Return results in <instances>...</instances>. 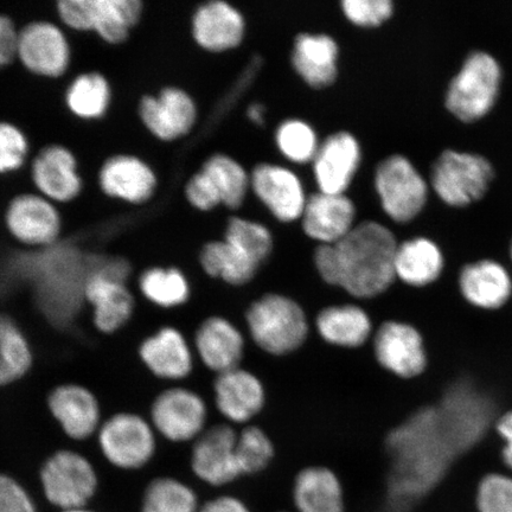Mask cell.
<instances>
[{"mask_svg": "<svg viewBox=\"0 0 512 512\" xmlns=\"http://www.w3.org/2000/svg\"><path fill=\"white\" fill-rule=\"evenodd\" d=\"M339 285L351 296L370 299L394 283L398 243L389 229L377 222H363L336 243Z\"/></svg>", "mask_w": 512, "mask_h": 512, "instance_id": "cell-1", "label": "cell"}, {"mask_svg": "<svg viewBox=\"0 0 512 512\" xmlns=\"http://www.w3.org/2000/svg\"><path fill=\"white\" fill-rule=\"evenodd\" d=\"M437 413L425 411L388 435L398 472V483L411 495H419L437 482L445 469L444 434Z\"/></svg>", "mask_w": 512, "mask_h": 512, "instance_id": "cell-2", "label": "cell"}, {"mask_svg": "<svg viewBox=\"0 0 512 512\" xmlns=\"http://www.w3.org/2000/svg\"><path fill=\"white\" fill-rule=\"evenodd\" d=\"M144 0H59L55 17L74 35H93L105 46L130 42L145 15Z\"/></svg>", "mask_w": 512, "mask_h": 512, "instance_id": "cell-3", "label": "cell"}, {"mask_svg": "<svg viewBox=\"0 0 512 512\" xmlns=\"http://www.w3.org/2000/svg\"><path fill=\"white\" fill-rule=\"evenodd\" d=\"M17 64L36 79L61 81L74 66L72 34L59 21L36 17L19 24Z\"/></svg>", "mask_w": 512, "mask_h": 512, "instance_id": "cell-4", "label": "cell"}, {"mask_svg": "<svg viewBox=\"0 0 512 512\" xmlns=\"http://www.w3.org/2000/svg\"><path fill=\"white\" fill-rule=\"evenodd\" d=\"M246 318L254 343L273 356L292 354L309 335V322L302 307L281 294H266L256 300Z\"/></svg>", "mask_w": 512, "mask_h": 512, "instance_id": "cell-5", "label": "cell"}, {"mask_svg": "<svg viewBox=\"0 0 512 512\" xmlns=\"http://www.w3.org/2000/svg\"><path fill=\"white\" fill-rule=\"evenodd\" d=\"M130 265L123 258L93 261L83 286V298L93 310V323L102 334H114L130 322L134 298L127 286Z\"/></svg>", "mask_w": 512, "mask_h": 512, "instance_id": "cell-6", "label": "cell"}, {"mask_svg": "<svg viewBox=\"0 0 512 512\" xmlns=\"http://www.w3.org/2000/svg\"><path fill=\"white\" fill-rule=\"evenodd\" d=\"M95 187L112 202L144 208L156 200L160 177L155 166L138 153L114 152L95 171Z\"/></svg>", "mask_w": 512, "mask_h": 512, "instance_id": "cell-7", "label": "cell"}, {"mask_svg": "<svg viewBox=\"0 0 512 512\" xmlns=\"http://www.w3.org/2000/svg\"><path fill=\"white\" fill-rule=\"evenodd\" d=\"M502 82L501 64L485 51H473L448 86L446 107L462 121L483 118L495 106Z\"/></svg>", "mask_w": 512, "mask_h": 512, "instance_id": "cell-8", "label": "cell"}, {"mask_svg": "<svg viewBox=\"0 0 512 512\" xmlns=\"http://www.w3.org/2000/svg\"><path fill=\"white\" fill-rule=\"evenodd\" d=\"M3 223L19 246L38 251L57 245L66 228L62 208L32 189L19 190L10 198Z\"/></svg>", "mask_w": 512, "mask_h": 512, "instance_id": "cell-9", "label": "cell"}, {"mask_svg": "<svg viewBox=\"0 0 512 512\" xmlns=\"http://www.w3.org/2000/svg\"><path fill=\"white\" fill-rule=\"evenodd\" d=\"M27 172L30 188L61 208L78 202L86 190L80 159L72 147L63 143L37 147Z\"/></svg>", "mask_w": 512, "mask_h": 512, "instance_id": "cell-10", "label": "cell"}, {"mask_svg": "<svg viewBox=\"0 0 512 512\" xmlns=\"http://www.w3.org/2000/svg\"><path fill=\"white\" fill-rule=\"evenodd\" d=\"M494 178L488 159L477 153L447 150L432 170L435 192L448 206L464 207L483 197Z\"/></svg>", "mask_w": 512, "mask_h": 512, "instance_id": "cell-11", "label": "cell"}, {"mask_svg": "<svg viewBox=\"0 0 512 512\" xmlns=\"http://www.w3.org/2000/svg\"><path fill=\"white\" fill-rule=\"evenodd\" d=\"M96 437L102 456L119 469H142L156 453L155 428L136 413L121 412L110 416L102 422Z\"/></svg>", "mask_w": 512, "mask_h": 512, "instance_id": "cell-12", "label": "cell"}, {"mask_svg": "<svg viewBox=\"0 0 512 512\" xmlns=\"http://www.w3.org/2000/svg\"><path fill=\"white\" fill-rule=\"evenodd\" d=\"M137 113L144 130L160 144L187 137L194 130L198 115L192 96L172 85L140 95Z\"/></svg>", "mask_w": 512, "mask_h": 512, "instance_id": "cell-13", "label": "cell"}, {"mask_svg": "<svg viewBox=\"0 0 512 512\" xmlns=\"http://www.w3.org/2000/svg\"><path fill=\"white\" fill-rule=\"evenodd\" d=\"M44 495L64 511L82 509L98 488V476L81 453L61 450L47 459L41 470Z\"/></svg>", "mask_w": 512, "mask_h": 512, "instance_id": "cell-14", "label": "cell"}, {"mask_svg": "<svg viewBox=\"0 0 512 512\" xmlns=\"http://www.w3.org/2000/svg\"><path fill=\"white\" fill-rule=\"evenodd\" d=\"M375 185L383 210L395 222L412 221L427 202L428 187L424 177L402 156L384 160L376 171Z\"/></svg>", "mask_w": 512, "mask_h": 512, "instance_id": "cell-15", "label": "cell"}, {"mask_svg": "<svg viewBox=\"0 0 512 512\" xmlns=\"http://www.w3.org/2000/svg\"><path fill=\"white\" fill-rule=\"evenodd\" d=\"M207 405L194 390L174 387L160 393L151 406V424L171 443H188L206 431Z\"/></svg>", "mask_w": 512, "mask_h": 512, "instance_id": "cell-16", "label": "cell"}, {"mask_svg": "<svg viewBox=\"0 0 512 512\" xmlns=\"http://www.w3.org/2000/svg\"><path fill=\"white\" fill-rule=\"evenodd\" d=\"M238 434L228 425H216L195 440L191 469L197 478L211 486L229 485L241 475L236 456Z\"/></svg>", "mask_w": 512, "mask_h": 512, "instance_id": "cell-17", "label": "cell"}, {"mask_svg": "<svg viewBox=\"0 0 512 512\" xmlns=\"http://www.w3.org/2000/svg\"><path fill=\"white\" fill-rule=\"evenodd\" d=\"M374 352L382 368L402 379H413L427 367L424 339L407 323L390 320L382 324L374 337Z\"/></svg>", "mask_w": 512, "mask_h": 512, "instance_id": "cell-18", "label": "cell"}, {"mask_svg": "<svg viewBox=\"0 0 512 512\" xmlns=\"http://www.w3.org/2000/svg\"><path fill=\"white\" fill-rule=\"evenodd\" d=\"M48 408L68 438L83 441L98 434L101 408L91 390L78 383H64L48 396Z\"/></svg>", "mask_w": 512, "mask_h": 512, "instance_id": "cell-19", "label": "cell"}, {"mask_svg": "<svg viewBox=\"0 0 512 512\" xmlns=\"http://www.w3.org/2000/svg\"><path fill=\"white\" fill-rule=\"evenodd\" d=\"M63 104L70 117L85 124L100 123L111 113L114 87L99 69L70 72L63 92Z\"/></svg>", "mask_w": 512, "mask_h": 512, "instance_id": "cell-20", "label": "cell"}, {"mask_svg": "<svg viewBox=\"0 0 512 512\" xmlns=\"http://www.w3.org/2000/svg\"><path fill=\"white\" fill-rule=\"evenodd\" d=\"M251 184L255 195L278 220L292 222L303 216L307 201L303 185L290 170L259 165L253 171Z\"/></svg>", "mask_w": 512, "mask_h": 512, "instance_id": "cell-21", "label": "cell"}, {"mask_svg": "<svg viewBox=\"0 0 512 512\" xmlns=\"http://www.w3.org/2000/svg\"><path fill=\"white\" fill-rule=\"evenodd\" d=\"M138 352L145 368L160 380H183L194 368L187 338L172 326H164L146 337Z\"/></svg>", "mask_w": 512, "mask_h": 512, "instance_id": "cell-22", "label": "cell"}, {"mask_svg": "<svg viewBox=\"0 0 512 512\" xmlns=\"http://www.w3.org/2000/svg\"><path fill=\"white\" fill-rule=\"evenodd\" d=\"M245 32L240 12L226 2L214 0L198 6L191 18V36L198 47L222 53L238 47Z\"/></svg>", "mask_w": 512, "mask_h": 512, "instance_id": "cell-23", "label": "cell"}, {"mask_svg": "<svg viewBox=\"0 0 512 512\" xmlns=\"http://www.w3.org/2000/svg\"><path fill=\"white\" fill-rule=\"evenodd\" d=\"M313 162L320 191L344 194L361 162L360 145L351 134L339 132L325 140Z\"/></svg>", "mask_w": 512, "mask_h": 512, "instance_id": "cell-24", "label": "cell"}, {"mask_svg": "<svg viewBox=\"0 0 512 512\" xmlns=\"http://www.w3.org/2000/svg\"><path fill=\"white\" fill-rule=\"evenodd\" d=\"M303 227L320 245H336L354 228L355 207L344 194L318 192L306 201Z\"/></svg>", "mask_w": 512, "mask_h": 512, "instance_id": "cell-25", "label": "cell"}, {"mask_svg": "<svg viewBox=\"0 0 512 512\" xmlns=\"http://www.w3.org/2000/svg\"><path fill=\"white\" fill-rule=\"evenodd\" d=\"M216 407L235 424H245L265 405V388L254 374L241 368L217 376L214 384Z\"/></svg>", "mask_w": 512, "mask_h": 512, "instance_id": "cell-26", "label": "cell"}, {"mask_svg": "<svg viewBox=\"0 0 512 512\" xmlns=\"http://www.w3.org/2000/svg\"><path fill=\"white\" fill-rule=\"evenodd\" d=\"M195 348L204 366L220 375L239 368L245 339L228 319L210 317L196 332Z\"/></svg>", "mask_w": 512, "mask_h": 512, "instance_id": "cell-27", "label": "cell"}, {"mask_svg": "<svg viewBox=\"0 0 512 512\" xmlns=\"http://www.w3.org/2000/svg\"><path fill=\"white\" fill-rule=\"evenodd\" d=\"M463 297L483 310H496L507 304L512 281L507 270L494 260H480L466 265L459 277Z\"/></svg>", "mask_w": 512, "mask_h": 512, "instance_id": "cell-28", "label": "cell"}, {"mask_svg": "<svg viewBox=\"0 0 512 512\" xmlns=\"http://www.w3.org/2000/svg\"><path fill=\"white\" fill-rule=\"evenodd\" d=\"M296 512H345L341 479L325 466H309L294 479L292 491Z\"/></svg>", "mask_w": 512, "mask_h": 512, "instance_id": "cell-29", "label": "cell"}, {"mask_svg": "<svg viewBox=\"0 0 512 512\" xmlns=\"http://www.w3.org/2000/svg\"><path fill=\"white\" fill-rule=\"evenodd\" d=\"M338 47L331 37L304 34L297 37L293 66L302 79L315 88L331 85L337 76Z\"/></svg>", "mask_w": 512, "mask_h": 512, "instance_id": "cell-30", "label": "cell"}, {"mask_svg": "<svg viewBox=\"0 0 512 512\" xmlns=\"http://www.w3.org/2000/svg\"><path fill=\"white\" fill-rule=\"evenodd\" d=\"M316 328L325 342L348 349L362 347L373 332L368 313L357 305L326 307L319 312Z\"/></svg>", "mask_w": 512, "mask_h": 512, "instance_id": "cell-31", "label": "cell"}, {"mask_svg": "<svg viewBox=\"0 0 512 512\" xmlns=\"http://www.w3.org/2000/svg\"><path fill=\"white\" fill-rule=\"evenodd\" d=\"M444 268V255L437 243L416 238L401 243L395 256V274L403 283L424 287L434 283Z\"/></svg>", "mask_w": 512, "mask_h": 512, "instance_id": "cell-32", "label": "cell"}, {"mask_svg": "<svg viewBox=\"0 0 512 512\" xmlns=\"http://www.w3.org/2000/svg\"><path fill=\"white\" fill-rule=\"evenodd\" d=\"M200 264L209 277L234 286L249 283L260 267L226 240L206 243L200 252Z\"/></svg>", "mask_w": 512, "mask_h": 512, "instance_id": "cell-33", "label": "cell"}, {"mask_svg": "<svg viewBox=\"0 0 512 512\" xmlns=\"http://www.w3.org/2000/svg\"><path fill=\"white\" fill-rule=\"evenodd\" d=\"M34 363V352L23 330L9 316L0 315V387L22 380Z\"/></svg>", "mask_w": 512, "mask_h": 512, "instance_id": "cell-34", "label": "cell"}, {"mask_svg": "<svg viewBox=\"0 0 512 512\" xmlns=\"http://www.w3.org/2000/svg\"><path fill=\"white\" fill-rule=\"evenodd\" d=\"M138 287L150 303L162 309H175L190 298L189 280L176 267L147 268L140 274Z\"/></svg>", "mask_w": 512, "mask_h": 512, "instance_id": "cell-35", "label": "cell"}, {"mask_svg": "<svg viewBox=\"0 0 512 512\" xmlns=\"http://www.w3.org/2000/svg\"><path fill=\"white\" fill-rule=\"evenodd\" d=\"M201 170L206 172L219 191L223 206L238 209L245 201L251 181L245 169L234 159L224 155L211 156L203 163Z\"/></svg>", "mask_w": 512, "mask_h": 512, "instance_id": "cell-36", "label": "cell"}, {"mask_svg": "<svg viewBox=\"0 0 512 512\" xmlns=\"http://www.w3.org/2000/svg\"><path fill=\"white\" fill-rule=\"evenodd\" d=\"M197 497L187 484L174 478H159L147 488L143 512H200Z\"/></svg>", "mask_w": 512, "mask_h": 512, "instance_id": "cell-37", "label": "cell"}, {"mask_svg": "<svg viewBox=\"0 0 512 512\" xmlns=\"http://www.w3.org/2000/svg\"><path fill=\"white\" fill-rule=\"evenodd\" d=\"M34 145L24 128L10 120H0V177L21 174L28 169Z\"/></svg>", "mask_w": 512, "mask_h": 512, "instance_id": "cell-38", "label": "cell"}, {"mask_svg": "<svg viewBox=\"0 0 512 512\" xmlns=\"http://www.w3.org/2000/svg\"><path fill=\"white\" fill-rule=\"evenodd\" d=\"M224 240L239 248L258 265L270 256L273 248L272 235L266 227L238 217L229 221Z\"/></svg>", "mask_w": 512, "mask_h": 512, "instance_id": "cell-39", "label": "cell"}, {"mask_svg": "<svg viewBox=\"0 0 512 512\" xmlns=\"http://www.w3.org/2000/svg\"><path fill=\"white\" fill-rule=\"evenodd\" d=\"M236 456L242 476L256 475L267 469L274 458V446L259 427H246L238 435Z\"/></svg>", "mask_w": 512, "mask_h": 512, "instance_id": "cell-40", "label": "cell"}, {"mask_svg": "<svg viewBox=\"0 0 512 512\" xmlns=\"http://www.w3.org/2000/svg\"><path fill=\"white\" fill-rule=\"evenodd\" d=\"M277 144L285 157L300 164L315 159L319 149L315 131L299 120L286 121L279 127Z\"/></svg>", "mask_w": 512, "mask_h": 512, "instance_id": "cell-41", "label": "cell"}, {"mask_svg": "<svg viewBox=\"0 0 512 512\" xmlns=\"http://www.w3.org/2000/svg\"><path fill=\"white\" fill-rule=\"evenodd\" d=\"M475 508L477 512H512V477L488 473L479 480Z\"/></svg>", "mask_w": 512, "mask_h": 512, "instance_id": "cell-42", "label": "cell"}, {"mask_svg": "<svg viewBox=\"0 0 512 512\" xmlns=\"http://www.w3.org/2000/svg\"><path fill=\"white\" fill-rule=\"evenodd\" d=\"M342 6L349 21L360 27H379L393 14L389 0H345Z\"/></svg>", "mask_w": 512, "mask_h": 512, "instance_id": "cell-43", "label": "cell"}, {"mask_svg": "<svg viewBox=\"0 0 512 512\" xmlns=\"http://www.w3.org/2000/svg\"><path fill=\"white\" fill-rule=\"evenodd\" d=\"M184 197L190 206L200 211H210L219 207L221 197L209 176L203 170H198L184 185Z\"/></svg>", "mask_w": 512, "mask_h": 512, "instance_id": "cell-44", "label": "cell"}, {"mask_svg": "<svg viewBox=\"0 0 512 512\" xmlns=\"http://www.w3.org/2000/svg\"><path fill=\"white\" fill-rule=\"evenodd\" d=\"M19 25L8 10H0V72L17 64Z\"/></svg>", "mask_w": 512, "mask_h": 512, "instance_id": "cell-45", "label": "cell"}, {"mask_svg": "<svg viewBox=\"0 0 512 512\" xmlns=\"http://www.w3.org/2000/svg\"><path fill=\"white\" fill-rule=\"evenodd\" d=\"M0 512H36L28 492L6 475H0Z\"/></svg>", "mask_w": 512, "mask_h": 512, "instance_id": "cell-46", "label": "cell"}, {"mask_svg": "<svg viewBox=\"0 0 512 512\" xmlns=\"http://www.w3.org/2000/svg\"><path fill=\"white\" fill-rule=\"evenodd\" d=\"M317 272L326 284L339 285V262L335 245H320L315 252Z\"/></svg>", "mask_w": 512, "mask_h": 512, "instance_id": "cell-47", "label": "cell"}, {"mask_svg": "<svg viewBox=\"0 0 512 512\" xmlns=\"http://www.w3.org/2000/svg\"><path fill=\"white\" fill-rule=\"evenodd\" d=\"M200 512H252V510L238 497L220 496L202 505Z\"/></svg>", "mask_w": 512, "mask_h": 512, "instance_id": "cell-48", "label": "cell"}, {"mask_svg": "<svg viewBox=\"0 0 512 512\" xmlns=\"http://www.w3.org/2000/svg\"><path fill=\"white\" fill-rule=\"evenodd\" d=\"M497 432L505 440L502 458L505 466L512 471V411L505 413L497 422Z\"/></svg>", "mask_w": 512, "mask_h": 512, "instance_id": "cell-49", "label": "cell"}, {"mask_svg": "<svg viewBox=\"0 0 512 512\" xmlns=\"http://www.w3.org/2000/svg\"><path fill=\"white\" fill-rule=\"evenodd\" d=\"M262 113H264V111H262V107L258 104L253 105L248 110L249 118L258 124L262 123Z\"/></svg>", "mask_w": 512, "mask_h": 512, "instance_id": "cell-50", "label": "cell"}, {"mask_svg": "<svg viewBox=\"0 0 512 512\" xmlns=\"http://www.w3.org/2000/svg\"><path fill=\"white\" fill-rule=\"evenodd\" d=\"M64 512H92V511L83 510V508H82V509L68 510V511H64Z\"/></svg>", "mask_w": 512, "mask_h": 512, "instance_id": "cell-51", "label": "cell"}, {"mask_svg": "<svg viewBox=\"0 0 512 512\" xmlns=\"http://www.w3.org/2000/svg\"><path fill=\"white\" fill-rule=\"evenodd\" d=\"M511 259H512V243H511Z\"/></svg>", "mask_w": 512, "mask_h": 512, "instance_id": "cell-52", "label": "cell"}, {"mask_svg": "<svg viewBox=\"0 0 512 512\" xmlns=\"http://www.w3.org/2000/svg\"><path fill=\"white\" fill-rule=\"evenodd\" d=\"M285 512H288V511H285Z\"/></svg>", "mask_w": 512, "mask_h": 512, "instance_id": "cell-53", "label": "cell"}]
</instances>
